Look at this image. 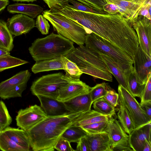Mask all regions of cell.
<instances>
[{
	"label": "cell",
	"instance_id": "obj_5",
	"mask_svg": "<svg viewBox=\"0 0 151 151\" xmlns=\"http://www.w3.org/2000/svg\"><path fill=\"white\" fill-rule=\"evenodd\" d=\"M43 16L52 24L54 30L79 46L83 45L88 34L86 29L55 10H45Z\"/></svg>",
	"mask_w": 151,
	"mask_h": 151
},
{
	"label": "cell",
	"instance_id": "obj_46",
	"mask_svg": "<svg viewBox=\"0 0 151 151\" xmlns=\"http://www.w3.org/2000/svg\"><path fill=\"white\" fill-rule=\"evenodd\" d=\"M77 143L76 151H90L88 143L85 136L81 138Z\"/></svg>",
	"mask_w": 151,
	"mask_h": 151
},
{
	"label": "cell",
	"instance_id": "obj_41",
	"mask_svg": "<svg viewBox=\"0 0 151 151\" xmlns=\"http://www.w3.org/2000/svg\"><path fill=\"white\" fill-rule=\"evenodd\" d=\"M112 151H133L129 142V139H122L113 145L111 147Z\"/></svg>",
	"mask_w": 151,
	"mask_h": 151
},
{
	"label": "cell",
	"instance_id": "obj_39",
	"mask_svg": "<svg viewBox=\"0 0 151 151\" xmlns=\"http://www.w3.org/2000/svg\"><path fill=\"white\" fill-rule=\"evenodd\" d=\"M103 97L109 104L114 108L119 105V94L110 87Z\"/></svg>",
	"mask_w": 151,
	"mask_h": 151
},
{
	"label": "cell",
	"instance_id": "obj_1",
	"mask_svg": "<svg viewBox=\"0 0 151 151\" xmlns=\"http://www.w3.org/2000/svg\"><path fill=\"white\" fill-rule=\"evenodd\" d=\"M59 13L117 47L134 60L139 46L137 34L129 20L120 14H101L85 12L64 6Z\"/></svg>",
	"mask_w": 151,
	"mask_h": 151
},
{
	"label": "cell",
	"instance_id": "obj_20",
	"mask_svg": "<svg viewBox=\"0 0 151 151\" xmlns=\"http://www.w3.org/2000/svg\"><path fill=\"white\" fill-rule=\"evenodd\" d=\"M108 3H112L122 9L126 14L127 19L135 17L141 7L144 5L151 3V0H106Z\"/></svg>",
	"mask_w": 151,
	"mask_h": 151
},
{
	"label": "cell",
	"instance_id": "obj_7",
	"mask_svg": "<svg viewBox=\"0 0 151 151\" xmlns=\"http://www.w3.org/2000/svg\"><path fill=\"white\" fill-rule=\"evenodd\" d=\"M74 81L62 73L42 76L32 83L30 90L33 95H41L57 99L59 90Z\"/></svg>",
	"mask_w": 151,
	"mask_h": 151
},
{
	"label": "cell",
	"instance_id": "obj_9",
	"mask_svg": "<svg viewBox=\"0 0 151 151\" xmlns=\"http://www.w3.org/2000/svg\"><path fill=\"white\" fill-rule=\"evenodd\" d=\"M118 91L131 119L134 129L151 123V119L141 108L139 103L128 90L119 84Z\"/></svg>",
	"mask_w": 151,
	"mask_h": 151
},
{
	"label": "cell",
	"instance_id": "obj_45",
	"mask_svg": "<svg viewBox=\"0 0 151 151\" xmlns=\"http://www.w3.org/2000/svg\"><path fill=\"white\" fill-rule=\"evenodd\" d=\"M151 3L143 5L137 13L135 17L139 16H142L151 20Z\"/></svg>",
	"mask_w": 151,
	"mask_h": 151
},
{
	"label": "cell",
	"instance_id": "obj_36",
	"mask_svg": "<svg viewBox=\"0 0 151 151\" xmlns=\"http://www.w3.org/2000/svg\"><path fill=\"white\" fill-rule=\"evenodd\" d=\"M107 121L96 122L80 127L87 134H92L104 131Z\"/></svg>",
	"mask_w": 151,
	"mask_h": 151
},
{
	"label": "cell",
	"instance_id": "obj_25",
	"mask_svg": "<svg viewBox=\"0 0 151 151\" xmlns=\"http://www.w3.org/2000/svg\"><path fill=\"white\" fill-rule=\"evenodd\" d=\"M108 119V116L91 109L78 117L71 126L80 127L96 122L107 121Z\"/></svg>",
	"mask_w": 151,
	"mask_h": 151
},
{
	"label": "cell",
	"instance_id": "obj_28",
	"mask_svg": "<svg viewBox=\"0 0 151 151\" xmlns=\"http://www.w3.org/2000/svg\"><path fill=\"white\" fill-rule=\"evenodd\" d=\"M13 38L6 22L0 19V48L10 52L13 48Z\"/></svg>",
	"mask_w": 151,
	"mask_h": 151
},
{
	"label": "cell",
	"instance_id": "obj_3",
	"mask_svg": "<svg viewBox=\"0 0 151 151\" xmlns=\"http://www.w3.org/2000/svg\"><path fill=\"white\" fill-rule=\"evenodd\" d=\"M74 42L59 34L52 32L36 39L28 49L36 62L65 56L75 47Z\"/></svg>",
	"mask_w": 151,
	"mask_h": 151
},
{
	"label": "cell",
	"instance_id": "obj_27",
	"mask_svg": "<svg viewBox=\"0 0 151 151\" xmlns=\"http://www.w3.org/2000/svg\"><path fill=\"white\" fill-rule=\"evenodd\" d=\"M119 108L117 113L119 122L125 132L129 134L134 129V127L122 99L119 95Z\"/></svg>",
	"mask_w": 151,
	"mask_h": 151
},
{
	"label": "cell",
	"instance_id": "obj_47",
	"mask_svg": "<svg viewBox=\"0 0 151 151\" xmlns=\"http://www.w3.org/2000/svg\"><path fill=\"white\" fill-rule=\"evenodd\" d=\"M103 9L109 14H114L119 13L116 6L112 3H107L104 6Z\"/></svg>",
	"mask_w": 151,
	"mask_h": 151
},
{
	"label": "cell",
	"instance_id": "obj_23",
	"mask_svg": "<svg viewBox=\"0 0 151 151\" xmlns=\"http://www.w3.org/2000/svg\"><path fill=\"white\" fill-rule=\"evenodd\" d=\"M7 10L10 13L22 14L34 19L43 12V9L35 4L17 3L8 5Z\"/></svg>",
	"mask_w": 151,
	"mask_h": 151
},
{
	"label": "cell",
	"instance_id": "obj_4",
	"mask_svg": "<svg viewBox=\"0 0 151 151\" xmlns=\"http://www.w3.org/2000/svg\"><path fill=\"white\" fill-rule=\"evenodd\" d=\"M65 57L76 63L83 73L94 78L112 81L111 74L99 54L86 46L75 47Z\"/></svg>",
	"mask_w": 151,
	"mask_h": 151
},
{
	"label": "cell",
	"instance_id": "obj_37",
	"mask_svg": "<svg viewBox=\"0 0 151 151\" xmlns=\"http://www.w3.org/2000/svg\"><path fill=\"white\" fill-rule=\"evenodd\" d=\"M12 119L5 103L0 100V126L3 129L11 123Z\"/></svg>",
	"mask_w": 151,
	"mask_h": 151
},
{
	"label": "cell",
	"instance_id": "obj_40",
	"mask_svg": "<svg viewBox=\"0 0 151 151\" xmlns=\"http://www.w3.org/2000/svg\"><path fill=\"white\" fill-rule=\"evenodd\" d=\"M54 149L59 151H74L70 142L62 136L54 146Z\"/></svg>",
	"mask_w": 151,
	"mask_h": 151
},
{
	"label": "cell",
	"instance_id": "obj_44",
	"mask_svg": "<svg viewBox=\"0 0 151 151\" xmlns=\"http://www.w3.org/2000/svg\"><path fill=\"white\" fill-rule=\"evenodd\" d=\"M78 0L93 8L102 10H104V6L107 3L106 0Z\"/></svg>",
	"mask_w": 151,
	"mask_h": 151
},
{
	"label": "cell",
	"instance_id": "obj_16",
	"mask_svg": "<svg viewBox=\"0 0 151 151\" xmlns=\"http://www.w3.org/2000/svg\"><path fill=\"white\" fill-rule=\"evenodd\" d=\"M40 106L47 116L62 115L69 113L64 102L47 96L38 95Z\"/></svg>",
	"mask_w": 151,
	"mask_h": 151
},
{
	"label": "cell",
	"instance_id": "obj_11",
	"mask_svg": "<svg viewBox=\"0 0 151 151\" xmlns=\"http://www.w3.org/2000/svg\"><path fill=\"white\" fill-rule=\"evenodd\" d=\"M129 22L136 32L139 46L151 57V20L145 17L139 16L129 20Z\"/></svg>",
	"mask_w": 151,
	"mask_h": 151
},
{
	"label": "cell",
	"instance_id": "obj_31",
	"mask_svg": "<svg viewBox=\"0 0 151 151\" xmlns=\"http://www.w3.org/2000/svg\"><path fill=\"white\" fill-rule=\"evenodd\" d=\"M64 6L85 12L101 14H109L104 10L93 8L78 0H69Z\"/></svg>",
	"mask_w": 151,
	"mask_h": 151
},
{
	"label": "cell",
	"instance_id": "obj_50",
	"mask_svg": "<svg viewBox=\"0 0 151 151\" xmlns=\"http://www.w3.org/2000/svg\"><path fill=\"white\" fill-rule=\"evenodd\" d=\"M9 2V0H0V12L6 7Z\"/></svg>",
	"mask_w": 151,
	"mask_h": 151
},
{
	"label": "cell",
	"instance_id": "obj_30",
	"mask_svg": "<svg viewBox=\"0 0 151 151\" xmlns=\"http://www.w3.org/2000/svg\"><path fill=\"white\" fill-rule=\"evenodd\" d=\"M95 110L108 117L114 116L116 115L115 108L109 104L102 97L93 103Z\"/></svg>",
	"mask_w": 151,
	"mask_h": 151
},
{
	"label": "cell",
	"instance_id": "obj_29",
	"mask_svg": "<svg viewBox=\"0 0 151 151\" xmlns=\"http://www.w3.org/2000/svg\"><path fill=\"white\" fill-rule=\"evenodd\" d=\"M0 150L3 151H29L11 140L4 132H0Z\"/></svg>",
	"mask_w": 151,
	"mask_h": 151
},
{
	"label": "cell",
	"instance_id": "obj_24",
	"mask_svg": "<svg viewBox=\"0 0 151 151\" xmlns=\"http://www.w3.org/2000/svg\"><path fill=\"white\" fill-rule=\"evenodd\" d=\"M62 56L54 59L36 62L32 66V71L36 74L50 70H64V63Z\"/></svg>",
	"mask_w": 151,
	"mask_h": 151
},
{
	"label": "cell",
	"instance_id": "obj_54",
	"mask_svg": "<svg viewBox=\"0 0 151 151\" xmlns=\"http://www.w3.org/2000/svg\"><path fill=\"white\" fill-rule=\"evenodd\" d=\"M123 0L128 1V0Z\"/></svg>",
	"mask_w": 151,
	"mask_h": 151
},
{
	"label": "cell",
	"instance_id": "obj_34",
	"mask_svg": "<svg viewBox=\"0 0 151 151\" xmlns=\"http://www.w3.org/2000/svg\"><path fill=\"white\" fill-rule=\"evenodd\" d=\"M28 63L27 61L10 55L0 57V72Z\"/></svg>",
	"mask_w": 151,
	"mask_h": 151
},
{
	"label": "cell",
	"instance_id": "obj_17",
	"mask_svg": "<svg viewBox=\"0 0 151 151\" xmlns=\"http://www.w3.org/2000/svg\"><path fill=\"white\" fill-rule=\"evenodd\" d=\"M90 151H112V142L109 134L105 131L85 136Z\"/></svg>",
	"mask_w": 151,
	"mask_h": 151
},
{
	"label": "cell",
	"instance_id": "obj_13",
	"mask_svg": "<svg viewBox=\"0 0 151 151\" xmlns=\"http://www.w3.org/2000/svg\"><path fill=\"white\" fill-rule=\"evenodd\" d=\"M134 69L136 74L144 84H146L151 74V57L148 55L139 46L134 59Z\"/></svg>",
	"mask_w": 151,
	"mask_h": 151
},
{
	"label": "cell",
	"instance_id": "obj_49",
	"mask_svg": "<svg viewBox=\"0 0 151 151\" xmlns=\"http://www.w3.org/2000/svg\"><path fill=\"white\" fill-rule=\"evenodd\" d=\"M151 140L146 139L145 140L144 147L142 151H151Z\"/></svg>",
	"mask_w": 151,
	"mask_h": 151
},
{
	"label": "cell",
	"instance_id": "obj_14",
	"mask_svg": "<svg viewBox=\"0 0 151 151\" xmlns=\"http://www.w3.org/2000/svg\"><path fill=\"white\" fill-rule=\"evenodd\" d=\"M91 88L80 80L71 82L59 90L57 100L64 102L89 92Z\"/></svg>",
	"mask_w": 151,
	"mask_h": 151
},
{
	"label": "cell",
	"instance_id": "obj_51",
	"mask_svg": "<svg viewBox=\"0 0 151 151\" xmlns=\"http://www.w3.org/2000/svg\"><path fill=\"white\" fill-rule=\"evenodd\" d=\"M9 55L10 52L0 48V57Z\"/></svg>",
	"mask_w": 151,
	"mask_h": 151
},
{
	"label": "cell",
	"instance_id": "obj_33",
	"mask_svg": "<svg viewBox=\"0 0 151 151\" xmlns=\"http://www.w3.org/2000/svg\"><path fill=\"white\" fill-rule=\"evenodd\" d=\"M62 57L64 63L65 75L75 81L80 80V77L83 73L76 63L64 56Z\"/></svg>",
	"mask_w": 151,
	"mask_h": 151
},
{
	"label": "cell",
	"instance_id": "obj_10",
	"mask_svg": "<svg viewBox=\"0 0 151 151\" xmlns=\"http://www.w3.org/2000/svg\"><path fill=\"white\" fill-rule=\"evenodd\" d=\"M47 117L41 107L35 104L20 109L17 112L16 120L19 128L27 131Z\"/></svg>",
	"mask_w": 151,
	"mask_h": 151
},
{
	"label": "cell",
	"instance_id": "obj_19",
	"mask_svg": "<svg viewBox=\"0 0 151 151\" xmlns=\"http://www.w3.org/2000/svg\"><path fill=\"white\" fill-rule=\"evenodd\" d=\"M98 54L105 64L109 71L114 76L119 85L128 90L126 71L128 69H126L121 66L109 56L101 53Z\"/></svg>",
	"mask_w": 151,
	"mask_h": 151
},
{
	"label": "cell",
	"instance_id": "obj_26",
	"mask_svg": "<svg viewBox=\"0 0 151 151\" xmlns=\"http://www.w3.org/2000/svg\"><path fill=\"white\" fill-rule=\"evenodd\" d=\"M3 130L15 143L26 148L29 151L30 150V143L26 131L22 129L14 128L9 126L4 128Z\"/></svg>",
	"mask_w": 151,
	"mask_h": 151
},
{
	"label": "cell",
	"instance_id": "obj_53",
	"mask_svg": "<svg viewBox=\"0 0 151 151\" xmlns=\"http://www.w3.org/2000/svg\"><path fill=\"white\" fill-rule=\"evenodd\" d=\"M3 130L2 128L0 126V132Z\"/></svg>",
	"mask_w": 151,
	"mask_h": 151
},
{
	"label": "cell",
	"instance_id": "obj_32",
	"mask_svg": "<svg viewBox=\"0 0 151 151\" xmlns=\"http://www.w3.org/2000/svg\"><path fill=\"white\" fill-rule=\"evenodd\" d=\"M87 134L81 127L70 126L65 131L61 136L70 143H77L81 138Z\"/></svg>",
	"mask_w": 151,
	"mask_h": 151
},
{
	"label": "cell",
	"instance_id": "obj_15",
	"mask_svg": "<svg viewBox=\"0 0 151 151\" xmlns=\"http://www.w3.org/2000/svg\"><path fill=\"white\" fill-rule=\"evenodd\" d=\"M151 123L134 129L129 134L130 145L134 151H142L146 140H150Z\"/></svg>",
	"mask_w": 151,
	"mask_h": 151
},
{
	"label": "cell",
	"instance_id": "obj_35",
	"mask_svg": "<svg viewBox=\"0 0 151 151\" xmlns=\"http://www.w3.org/2000/svg\"><path fill=\"white\" fill-rule=\"evenodd\" d=\"M109 88L108 84L105 82L97 84L91 87L90 92L92 103L95 101L104 97Z\"/></svg>",
	"mask_w": 151,
	"mask_h": 151
},
{
	"label": "cell",
	"instance_id": "obj_21",
	"mask_svg": "<svg viewBox=\"0 0 151 151\" xmlns=\"http://www.w3.org/2000/svg\"><path fill=\"white\" fill-rule=\"evenodd\" d=\"M128 91L133 97L141 98L145 88L144 84L139 78L132 65L126 71Z\"/></svg>",
	"mask_w": 151,
	"mask_h": 151
},
{
	"label": "cell",
	"instance_id": "obj_38",
	"mask_svg": "<svg viewBox=\"0 0 151 151\" xmlns=\"http://www.w3.org/2000/svg\"><path fill=\"white\" fill-rule=\"evenodd\" d=\"M35 25L42 34L46 35L48 34L50 26L48 20L43 15L40 14L37 16Z\"/></svg>",
	"mask_w": 151,
	"mask_h": 151
},
{
	"label": "cell",
	"instance_id": "obj_52",
	"mask_svg": "<svg viewBox=\"0 0 151 151\" xmlns=\"http://www.w3.org/2000/svg\"><path fill=\"white\" fill-rule=\"evenodd\" d=\"M14 1H21V2H33L34 1H36L37 0H12Z\"/></svg>",
	"mask_w": 151,
	"mask_h": 151
},
{
	"label": "cell",
	"instance_id": "obj_12",
	"mask_svg": "<svg viewBox=\"0 0 151 151\" xmlns=\"http://www.w3.org/2000/svg\"><path fill=\"white\" fill-rule=\"evenodd\" d=\"M35 20L26 15L18 14L7 20V27L14 37L26 34L35 27Z\"/></svg>",
	"mask_w": 151,
	"mask_h": 151
},
{
	"label": "cell",
	"instance_id": "obj_43",
	"mask_svg": "<svg viewBox=\"0 0 151 151\" xmlns=\"http://www.w3.org/2000/svg\"><path fill=\"white\" fill-rule=\"evenodd\" d=\"M51 10H58L64 7L69 0H43Z\"/></svg>",
	"mask_w": 151,
	"mask_h": 151
},
{
	"label": "cell",
	"instance_id": "obj_48",
	"mask_svg": "<svg viewBox=\"0 0 151 151\" xmlns=\"http://www.w3.org/2000/svg\"><path fill=\"white\" fill-rule=\"evenodd\" d=\"M139 104L141 108L149 118L151 119V101L146 102Z\"/></svg>",
	"mask_w": 151,
	"mask_h": 151
},
{
	"label": "cell",
	"instance_id": "obj_2",
	"mask_svg": "<svg viewBox=\"0 0 151 151\" xmlns=\"http://www.w3.org/2000/svg\"><path fill=\"white\" fill-rule=\"evenodd\" d=\"M84 113H69L62 115L47 116L26 131L32 150L54 151L55 145L63 132L78 117Z\"/></svg>",
	"mask_w": 151,
	"mask_h": 151
},
{
	"label": "cell",
	"instance_id": "obj_18",
	"mask_svg": "<svg viewBox=\"0 0 151 151\" xmlns=\"http://www.w3.org/2000/svg\"><path fill=\"white\" fill-rule=\"evenodd\" d=\"M70 113H85L91 110L93 104L89 92L64 102Z\"/></svg>",
	"mask_w": 151,
	"mask_h": 151
},
{
	"label": "cell",
	"instance_id": "obj_42",
	"mask_svg": "<svg viewBox=\"0 0 151 151\" xmlns=\"http://www.w3.org/2000/svg\"><path fill=\"white\" fill-rule=\"evenodd\" d=\"M140 103L151 101V74L148 77L145 86L140 98Z\"/></svg>",
	"mask_w": 151,
	"mask_h": 151
},
{
	"label": "cell",
	"instance_id": "obj_6",
	"mask_svg": "<svg viewBox=\"0 0 151 151\" xmlns=\"http://www.w3.org/2000/svg\"><path fill=\"white\" fill-rule=\"evenodd\" d=\"M85 44L91 51L109 56L126 69L133 64V60L129 55L93 32L87 34Z\"/></svg>",
	"mask_w": 151,
	"mask_h": 151
},
{
	"label": "cell",
	"instance_id": "obj_22",
	"mask_svg": "<svg viewBox=\"0 0 151 151\" xmlns=\"http://www.w3.org/2000/svg\"><path fill=\"white\" fill-rule=\"evenodd\" d=\"M107 125L104 131L109 136L114 145L122 139H129V135L125 132L121 125L115 117H108Z\"/></svg>",
	"mask_w": 151,
	"mask_h": 151
},
{
	"label": "cell",
	"instance_id": "obj_8",
	"mask_svg": "<svg viewBox=\"0 0 151 151\" xmlns=\"http://www.w3.org/2000/svg\"><path fill=\"white\" fill-rule=\"evenodd\" d=\"M31 76L28 70L22 71L0 83V97L3 99L22 97Z\"/></svg>",
	"mask_w": 151,
	"mask_h": 151
}]
</instances>
